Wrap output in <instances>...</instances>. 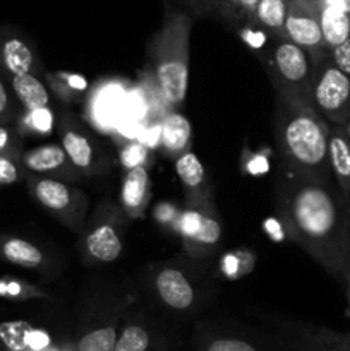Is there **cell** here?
I'll use <instances>...</instances> for the list:
<instances>
[{
    "instance_id": "cell-1",
    "label": "cell",
    "mask_w": 350,
    "mask_h": 351,
    "mask_svg": "<svg viewBox=\"0 0 350 351\" xmlns=\"http://www.w3.org/2000/svg\"><path fill=\"white\" fill-rule=\"evenodd\" d=\"M349 202L335 182L321 184L280 170L277 211L285 235L338 283L350 257Z\"/></svg>"
},
{
    "instance_id": "cell-2",
    "label": "cell",
    "mask_w": 350,
    "mask_h": 351,
    "mask_svg": "<svg viewBox=\"0 0 350 351\" xmlns=\"http://www.w3.org/2000/svg\"><path fill=\"white\" fill-rule=\"evenodd\" d=\"M273 127L281 168L321 184L335 182L328 160L329 123L314 106L277 93Z\"/></svg>"
},
{
    "instance_id": "cell-3",
    "label": "cell",
    "mask_w": 350,
    "mask_h": 351,
    "mask_svg": "<svg viewBox=\"0 0 350 351\" xmlns=\"http://www.w3.org/2000/svg\"><path fill=\"white\" fill-rule=\"evenodd\" d=\"M191 29L192 19L187 12L167 9L160 29L148 43L151 74L163 101L174 110L187 95Z\"/></svg>"
},
{
    "instance_id": "cell-4",
    "label": "cell",
    "mask_w": 350,
    "mask_h": 351,
    "mask_svg": "<svg viewBox=\"0 0 350 351\" xmlns=\"http://www.w3.org/2000/svg\"><path fill=\"white\" fill-rule=\"evenodd\" d=\"M263 62L275 93L288 96L295 101L312 105L311 84L314 62L304 48L288 38H273Z\"/></svg>"
},
{
    "instance_id": "cell-5",
    "label": "cell",
    "mask_w": 350,
    "mask_h": 351,
    "mask_svg": "<svg viewBox=\"0 0 350 351\" xmlns=\"http://www.w3.org/2000/svg\"><path fill=\"white\" fill-rule=\"evenodd\" d=\"M311 103L329 125H343L350 119V77L328 53L314 64Z\"/></svg>"
},
{
    "instance_id": "cell-6",
    "label": "cell",
    "mask_w": 350,
    "mask_h": 351,
    "mask_svg": "<svg viewBox=\"0 0 350 351\" xmlns=\"http://www.w3.org/2000/svg\"><path fill=\"white\" fill-rule=\"evenodd\" d=\"M33 197L58 221L75 233H82L88 215V197L69 182L31 175L27 180Z\"/></svg>"
},
{
    "instance_id": "cell-7",
    "label": "cell",
    "mask_w": 350,
    "mask_h": 351,
    "mask_svg": "<svg viewBox=\"0 0 350 351\" xmlns=\"http://www.w3.org/2000/svg\"><path fill=\"white\" fill-rule=\"evenodd\" d=\"M122 209L112 202H103L82 230V252L89 263L108 264L124 250Z\"/></svg>"
},
{
    "instance_id": "cell-8",
    "label": "cell",
    "mask_w": 350,
    "mask_h": 351,
    "mask_svg": "<svg viewBox=\"0 0 350 351\" xmlns=\"http://www.w3.org/2000/svg\"><path fill=\"white\" fill-rule=\"evenodd\" d=\"M129 86L120 79L100 81L86 99V117L98 132L115 136L124 125L129 106Z\"/></svg>"
},
{
    "instance_id": "cell-9",
    "label": "cell",
    "mask_w": 350,
    "mask_h": 351,
    "mask_svg": "<svg viewBox=\"0 0 350 351\" xmlns=\"http://www.w3.org/2000/svg\"><path fill=\"white\" fill-rule=\"evenodd\" d=\"M277 339L290 351H350V331L340 332L325 326L280 321L275 326Z\"/></svg>"
},
{
    "instance_id": "cell-10",
    "label": "cell",
    "mask_w": 350,
    "mask_h": 351,
    "mask_svg": "<svg viewBox=\"0 0 350 351\" xmlns=\"http://www.w3.org/2000/svg\"><path fill=\"white\" fill-rule=\"evenodd\" d=\"M285 36L304 48L314 64L328 53L319 24L318 0H287Z\"/></svg>"
},
{
    "instance_id": "cell-11",
    "label": "cell",
    "mask_w": 350,
    "mask_h": 351,
    "mask_svg": "<svg viewBox=\"0 0 350 351\" xmlns=\"http://www.w3.org/2000/svg\"><path fill=\"white\" fill-rule=\"evenodd\" d=\"M175 232L180 237L182 245L189 256L202 257L220 242L222 226L216 215L185 208L175 219Z\"/></svg>"
},
{
    "instance_id": "cell-12",
    "label": "cell",
    "mask_w": 350,
    "mask_h": 351,
    "mask_svg": "<svg viewBox=\"0 0 350 351\" xmlns=\"http://www.w3.org/2000/svg\"><path fill=\"white\" fill-rule=\"evenodd\" d=\"M153 291L167 311L191 312L198 304V291L191 278L175 266H160L153 274Z\"/></svg>"
},
{
    "instance_id": "cell-13",
    "label": "cell",
    "mask_w": 350,
    "mask_h": 351,
    "mask_svg": "<svg viewBox=\"0 0 350 351\" xmlns=\"http://www.w3.org/2000/svg\"><path fill=\"white\" fill-rule=\"evenodd\" d=\"M174 161L175 173H177L182 189H184L187 208L216 215V209L213 206L211 189H209V182L206 178V171L201 160L189 149Z\"/></svg>"
},
{
    "instance_id": "cell-14",
    "label": "cell",
    "mask_w": 350,
    "mask_h": 351,
    "mask_svg": "<svg viewBox=\"0 0 350 351\" xmlns=\"http://www.w3.org/2000/svg\"><path fill=\"white\" fill-rule=\"evenodd\" d=\"M21 167L36 177L55 178L62 182L79 180L81 173L71 163L60 144H45L21 154Z\"/></svg>"
},
{
    "instance_id": "cell-15",
    "label": "cell",
    "mask_w": 350,
    "mask_h": 351,
    "mask_svg": "<svg viewBox=\"0 0 350 351\" xmlns=\"http://www.w3.org/2000/svg\"><path fill=\"white\" fill-rule=\"evenodd\" d=\"M60 146L81 175H96L102 170L95 143L84 129L71 117L60 122Z\"/></svg>"
},
{
    "instance_id": "cell-16",
    "label": "cell",
    "mask_w": 350,
    "mask_h": 351,
    "mask_svg": "<svg viewBox=\"0 0 350 351\" xmlns=\"http://www.w3.org/2000/svg\"><path fill=\"white\" fill-rule=\"evenodd\" d=\"M67 343L55 341L47 329L30 322H0V351H62Z\"/></svg>"
},
{
    "instance_id": "cell-17",
    "label": "cell",
    "mask_w": 350,
    "mask_h": 351,
    "mask_svg": "<svg viewBox=\"0 0 350 351\" xmlns=\"http://www.w3.org/2000/svg\"><path fill=\"white\" fill-rule=\"evenodd\" d=\"M122 308H115L100 317L91 319L82 326L74 341L75 351H113L120 326H122Z\"/></svg>"
},
{
    "instance_id": "cell-18",
    "label": "cell",
    "mask_w": 350,
    "mask_h": 351,
    "mask_svg": "<svg viewBox=\"0 0 350 351\" xmlns=\"http://www.w3.org/2000/svg\"><path fill=\"white\" fill-rule=\"evenodd\" d=\"M0 69L9 75L34 74L41 71L34 48L10 29H0Z\"/></svg>"
},
{
    "instance_id": "cell-19",
    "label": "cell",
    "mask_w": 350,
    "mask_h": 351,
    "mask_svg": "<svg viewBox=\"0 0 350 351\" xmlns=\"http://www.w3.org/2000/svg\"><path fill=\"white\" fill-rule=\"evenodd\" d=\"M113 351H168V348L146 319L126 314Z\"/></svg>"
},
{
    "instance_id": "cell-20",
    "label": "cell",
    "mask_w": 350,
    "mask_h": 351,
    "mask_svg": "<svg viewBox=\"0 0 350 351\" xmlns=\"http://www.w3.org/2000/svg\"><path fill=\"white\" fill-rule=\"evenodd\" d=\"M151 201L150 171L146 167L127 170L120 187V209L130 219H141L146 215Z\"/></svg>"
},
{
    "instance_id": "cell-21",
    "label": "cell",
    "mask_w": 350,
    "mask_h": 351,
    "mask_svg": "<svg viewBox=\"0 0 350 351\" xmlns=\"http://www.w3.org/2000/svg\"><path fill=\"white\" fill-rule=\"evenodd\" d=\"M196 351H290L283 345H264L244 335L220 331H199L196 336Z\"/></svg>"
},
{
    "instance_id": "cell-22",
    "label": "cell",
    "mask_w": 350,
    "mask_h": 351,
    "mask_svg": "<svg viewBox=\"0 0 350 351\" xmlns=\"http://www.w3.org/2000/svg\"><path fill=\"white\" fill-rule=\"evenodd\" d=\"M0 261L24 269H45L50 266V259L36 243L7 235H0Z\"/></svg>"
},
{
    "instance_id": "cell-23",
    "label": "cell",
    "mask_w": 350,
    "mask_h": 351,
    "mask_svg": "<svg viewBox=\"0 0 350 351\" xmlns=\"http://www.w3.org/2000/svg\"><path fill=\"white\" fill-rule=\"evenodd\" d=\"M328 160L333 180L350 199V141L340 125H329Z\"/></svg>"
},
{
    "instance_id": "cell-24",
    "label": "cell",
    "mask_w": 350,
    "mask_h": 351,
    "mask_svg": "<svg viewBox=\"0 0 350 351\" xmlns=\"http://www.w3.org/2000/svg\"><path fill=\"white\" fill-rule=\"evenodd\" d=\"M160 147L174 160L191 149V123L177 110L168 112L161 120Z\"/></svg>"
},
{
    "instance_id": "cell-25",
    "label": "cell",
    "mask_w": 350,
    "mask_h": 351,
    "mask_svg": "<svg viewBox=\"0 0 350 351\" xmlns=\"http://www.w3.org/2000/svg\"><path fill=\"white\" fill-rule=\"evenodd\" d=\"M9 84L12 88L17 101L24 106V110H38L50 106V93L41 79L34 74L9 75Z\"/></svg>"
},
{
    "instance_id": "cell-26",
    "label": "cell",
    "mask_w": 350,
    "mask_h": 351,
    "mask_svg": "<svg viewBox=\"0 0 350 351\" xmlns=\"http://www.w3.org/2000/svg\"><path fill=\"white\" fill-rule=\"evenodd\" d=\"M192 5L202 12H216L229 19L230 23L249 24L254 23V10L259 0H191Z\"/></svg>"
},
{
    "instance_id": "cell-27",
    "label": "cell",
    "mask_w": 350,
    "mask_h": 351,
    "mask_svg": "<svg viewBox=\"0 0 350 351\" xmlns=\"http://www.w3.org/2000/svg\"><path fill=\"white\" fill-rule=\"evenodd\" d=\"M319 24H321L323 40L328 51L345 43L350 38V16L340 10L319 5Z\"/></svg>"
},
{
    "instance_id": "cell-28",
    "label": "cell",
    "mask_w": 350,
    "mask_h": 351,
    "mask_svg": "<svg viewBox=\"0 0 350 351\" xmlns=\"http://www.w3.org/2000/svg\"><path fill=\"white\" fill-rule=\"evenodd\" d=\"M285 19H287V0H259L254 10V24H257L273 38H287Z\"/></svg>"
},
{
    "instance_id": "cell-29",
    "label": "cell",
    "mask_w": 350,
    "mask_h": 351,
    "mask_svg": "<svg viewBox=\"0 0 350 351\" xmlns=\"http://www.w3.org/2000/svg\"><path fill=\"white\" fill-rule=\"evenodd\" d=\"M55 117L50 106L38 110H24L19 117V132L34 137H47L54 132Z\"/></svg>"
},
{
    "instance_id": "cell-30",
    "label": "cell",
    "mask_w": 350,
    "mask_h": 351,
    "mask_svg": "<svg viewBox=\"0 0 350 351\" xmlns=\"http://www.w3.org/2000/svg\"><path fill=\"white\" fill-rule=\"evenodd\" d=\"M0 298L17 302L41 300V298L48 300L50 295L41 290V288L27 283V281L16 280V278H0Z\"/></svg>"
},
{
    "instance_id": "cell-31",
    "label": "cell",
    "mask_w": 350,
    "mask_h": 351,
    "mask_svg": "<svg viewBox=\"0 0 350 351\" xmlns=\"http://www.w3.org/2000/svg\"><path fill=\"white\" fill-rule=\"evenodd\" d=\"M48 77H50V86L54 88V91L65 99H78L86 86L84 79L69 74V72H58V74H51Z\"/></svg>"
},
{
    "instance_id": "cell-32",
    "label": "cell",
    "mask_w": 350,
    "mask_h": 351,
    "mask_svg": "<svg viewBox=\"0 0 350 351\" xmlns=\"http://www.w3.org/2000/svg\"><path fill=\"white\" fill-rule=\"evenodd\" d=\"M148 156H150V147L134 139H129L127 143H124L122 147L119 149L120 163L124 165L126 171L137 167H146Z\"/></svg>"
},
{
    "instance_id": "cell-33",
    "label": "cell",
    "mask_w": 350,
    "mask_h": 351,
    "mask_svg": "<svg viewBox=\"0 0 350 351\" xmlns=\"http://www.w3.org/2000/svg\"><path fill=\"white\" fill-rule=\"evenodd\" d=\"M17 117L16 103H14L10 91L7 89L5 82L0 77V125H7Z\"/></svg>"
},
{
    "instance_id": "cell-34",
    "label": "cell",
    "mask_w": 350,
    "mask_h": 351,
    "mask_svg": "<svg viewBox=\"0 0 350 351\" xmlns=\"http://www.w3.org/2000/svg\"><path fill=\"white\" fill-rule=\"evenodd\" d=\"M17 136H19L17 130L9 129L7 125H0V156L19 158L21 160V154L17 151V144H19Z\"/></svg>"
},
{
    "instance_id": "cell-35",
    "label": "cell",
    "mask_w": 350,
    "mask_h": 351,
    "mask_svg": "<svg viewBox=\"0 0 350 351\" xmlns=\"http://www.w3.org/2000/svg\"><path fill=\"white\" fill-rule=\"evenodd\" d=\"M21 178V168L17 158L0 156V185L16 184Z\"/></svg>"
},
{
    "instance_id": "cell-36",
    "label": "cell",
    "mask_w": 350,
    "mask_h": 351,
    "mask_svg": "<svg viewBox=\"0 0 350 351\" xmlns=\"http://www.w3.org/2000/svg\"><path fill=\"white\" fill-rule=\"evenodd\" d=\"M328 57L331 58V62L340 69V71L345 72L350 77V38L345 43L340 45V47L329 50Z\"/></svg>"
},
{
    "instance_id": "cell-37",
    "label": "cell",
    "mask_w": 350,
    "mask_h": 351,
    "mask_svg": "<svg viewBox=\"0 0 350 351\" xmlns=\"http://www.w3.org/2000/svg\"><path fill=\"white\" fill-rule=\"evenodd\" d=\"M253 160H244L242 165V170L249 175H261V173H266L270 165H268V160L261 154H250Z\"/></svg>"
},
{
    "instance_id": "cell-38",
    "label": "cell",
    "mask_w": 350,
    "mask_h": 351,
    "mask_svg": "<svg viewBox=\"0 0 350 351\" xmlns=\"http://www.w3.org/2000/svg\"><path fill=\"white\" fill-rule=\"evenodd\" d=\"M318 3L325 7H331V9H336L350 16V0H318Z\"/></svg>"
},
{
    "instance_id": "cell-39",
    "label": "cell",
    "mask_w": 350,
    "mask_h": 351,
    "mask_svg": "<svg viewBox=\"0 0 350 351\" xmlns=\"http://www.w3.org/2000/svg\"><path fill=\"white\" fill-rule=\"evenodd\" d=\"M342 285H343V290H345V297H347V302H349V311H350V257H349V263H347L345 273H343Z\"/></svg>"
},
{
    "instance_id": "cell-40",
    "label": "cell",
    "mask_w": 350,
    "mask_h": 351,
    "mask_svg": "<svg viewBox=\"0 0 350 351\" xmlns=\"http://www.w3.org/2000/svg\"><path fill=\"white\" fill-rule=\"evenodd\" d=\"M340 127H342V130H343V134H345V136H347V139L350 141V119L347 120V122L343 123V125H340Z\"/></svg>"
},
{
    "instance_id": "cell-41",
    "label": "cell",
    "mask_w": 350,
    "mask_h": 351,
    "mask_svg": "<svg viewBox=\"0 0 350 351\" xmlns=\"http://www.w3.org/2000/svg\"><path fill=\"white\" fill-rule=\"evenodd\" d=\"M62 351H75V350H74V343L69 341V343H67V346H65V348L62 350Z\"/></svg>"
}]
</instances>
